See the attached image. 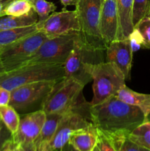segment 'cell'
Returning a JSON list of instances; mask_svg holds the SVG:
<instances>
[{"label":"cell","instance_id":"f35d334b","mask_svg":"<svg viewBox=\"0 0 150 151\" xmlns=\"http://www.w3.org/2000/svg\"><path fill=\"white\" fill-rule=\"evenodd\" d=\"M93 151H99V149H98V147H96L94 149V150H93Z\"/></svg>","mask_w":150,"mask_h":151},{"label":"cell","instance_id":"ba28073f","mask_svg":"<svg viewBox=\"0 0 150 151\" xmlns=\"http://www.w3.org/2000/svg\"><path fill=\"white\" fill-rule=\"evenodd\" d=\"M45 34L37 32L0 50V64L4 72L24 66L45 40Z\"/></svg>","mask_w":150,"mask_h":151},{"label":"cell","instance_id":"ffe728a7","mask_svg":"<svg viewBox=\"0 0 150 151\" xmlns=\"http://www.w3.org/2000/svg\"><path fill=\"white\" fill-rule=\"evenodd\" d=\"M128 138L150 150V121L146 120L128 134Z\"/></svg>","mask_w":150,"mask_h":151},{"label":"cell","instance_id":"b9f144b4","mask_svg":"<svg viewBox=\"0 0 150 151\" xmlns=\"http://www.w3.org/2000/svg\"><path fill=\"white\" fill-rule=\"evenodd\" d=\"M54 151H59V150H54Z\"/></svg>","mask_w":150,"mask_h":151},{"label":"cell","instance_id":"2e32d148","mask_svg":"<svg viewBox=\"0 0 150 151\" xmlns=\"http://www.w3.org/2000/svg\"><path fill=\"white\" fill-rule=\"evenodd\" d=\"M98 132L94 125L74 132L69 139V144L78 151H93L96 147Z\"/></svg>","mask_w":150,"mask_h":151},{"label":"cell","instance_id":"8fae6325","mask_svg":"<svg viewBox=\"0 0 150 151\" xmlns=\"http://www.w3.org/2000/svg\"><path fill=\"white\" fill-rule=\"evenodd\" d=\"M19 128L13 135V141L19 145L32 144L39 135L46 119V114L38 110L22 114Z\"/></svg>","mask_w":150,"mask_h":151},{"label":"cell","instance_id":"6da1fadb","mask_svg":"<svg viewBox=\"0 0 150 151\" xmlns=\"http://www.w3.org/2000/svg\"><path fill=\"white\" fill-rule=\"evenodd\" d=\"M90 116L94 126L107 134H129L146 118L140 109L113 96L99 104L90 103Z\"/></svg>","mask_w":150,"mask_h":151},{"label":"cell","instance_id":"8992f818","mask_svg":"<svg viewBox=\"0 0 150 151\" xmlns=\"http://www.w3.org/2000/svg\"><path fill=\"white\" fill-rule=\"evenodd\" d=\"M57 82L43 81L21 86L11 91L9 105L19 114L42 110L44 101Z\"/></svg>","mask_w":150,"mask_h":151},{"label":"cell","instance_id":"ac0fdd59","mask_svg":"<svg viewBox=\"0 0 150 151\" xmlns=\"http://www.w3.org/2000/svg\"><path fill=\"white\" fill-rule=\"evenodd\" d=\"M38 15L33 9L24 16H3L0 18V31L36 24L38 22Z\"/></svg>","mask_w":150,"mask_h":151},{"label":"cell","instance_id":"603a6c76","mask_svg":"<svg viewBox=\"0 0 150 151\" xmlns=\"http://www.w3.org/2000/svg\"><path fill=\"white\" fill-rule=\"evenodd\" d=\"M109 134L113 139L119 151H150L145 147L138 145V144L129 139L128 138L127 134Z\"/></svg>","mask_w":150,"mask_h":151},{"label":"cell","instance_id":"d4e9b609","mask_svg":"<svg viewBox=\"0 0 150 151\" xmlns=\"http://www.w3.org/2000/svg\"><path fill=\"white\" fill-rule=\"evenodd\" d=\"M150 10V0H133L132 5V24L135 25L148 16Z\"/></svg>","mask_w":150,"mask_h":151},{"label":"cell","instance_id":"74e56055","mask_svg":"<svg viewBox=\"0 0 150 151\" xmlns=\"http://www.w3.org/2000/svg\"><path fill=\"white\" fill-rule=\"evenodd\" d=\"M4 72V70H3L2 67H1V64H0V73H1V72Z\"/></svg>","mask_w":150,"mask_h":151},{"label":"cell","instance_id":"9c48e42d","mask_svg":"<svg viewBox=\"0 0 150 151\" xmlns=\"http://www.w3.org/2000/svg\"><path fill=\"white\" fill-rule=\"evenodd\" d=\"M79 33L76 32H71L54 38H47L25 65L34 63L63 65L73 50Z\"/></svg>","mask_w":150,"mask_h":151},{"label":"cell","instance_id":"cb8c5ba5","mask_svg":"<svg viewBox=\"0 0 150 151\" xmlns=\"http://www.w3.org/2000/svg\"><path fill=\"white\" fill-rule=\"evenodd\" d=\"M32 9L38 16V22H42L54 13L57 9L55 4L47 0H32L30 1Z\"/></svg>","mask_w":150,"mask_h":151},{"label":"cell","instance_id":"484cf974","mask_svg":"<svg viewBox=\"0 0 150 151\" xmlns=\"http://www.w3.org/2000/svg\"><path fill=\"white\" fill-rule=\"evenodd\" d=\"M97 132L98 139L96 147H98L99 151H119L114 141L109 134L98 129Z\"/></svg>","mask_w":150,"mask_h":151},{"label":"cell","instance_id":"836d02e7","mask_svg":"<svg viewBox=\"0 0 150 151\" xmlns=\"http://www.w3.org/2000/svg\"><path fill=\"white\" fill-rule=\"evenodd\" d=\"M59 151H78V150H76L74 147H73L71 145L69 144V143H67V144L65 145L63 147H61V148L59 150Z\"/></svg>","mask_w":150,"mask_h":151},{"label":"cell","instance_id":"ab89813d","mask_svg":"<svg viewBox=\"0 0 150 151\" xmlns=\"http://www.w3.org/2000/svg\"><path fill=\"white\" fill-rule=\"evenodd\" d=\"M149 16V17L150 18V10H149V13H148V16Z\"/></svg>","mask_w":150,"mask_h":151},{"label":"cell","instance_id":"8d00e7d4","mask_svg":"<svg viewBox=\"0 0 150 151\" xmlns=\"http://www.w3.org/2000/svg\"><path fill=\"white\" fill-rule=\"evenodd\" d=\"M4 126V123L2 122V121H1V118H0V130H1V128H2V127Z\"/></svg>","mask_w":150,"mask_h":151},{"label":"cell","instance_id":"83f0119b","mask_svg":"<svg viewBox=\"0 0 150 151\" xmlns=\"http://www.w3.org/2000/svg\"><path fill=\"white\" fill-rule=\"evenodd\" d=\"M129 43H130L131 48L133 52L138 51L141 48H144V41L142 35L139 31L134 28L132 32L128 37Z\"/></svg>","mask_w":150,"mask_h":151},{"label":"cell","instance_id":"7c38bea8","mask_svg":"<svg viewBox=\"0 0 150 151\" xmlns=\"http://www.w3.org/2000/svg\"><path fill=\"white\" fill-rule=\"evenodd\" d=\"M105 50L107 62L116 64L123 72L126 80H129L133 52L129 39L115 40Z\"/></svg>","mask_w":150,"mask_h":151},{"label":"cell","instance_id":"60d3db41","mask_svg":"<svg viewBox=\"0 0 150 151\" xmlns=\"http://www.w3.org/2000/svg\"><path fill=\"white\" fill-rule=\"evenodd\" d=\"M148 120L150 121V115H149V118H148Z\"/></svg>","mask_w":150,"mask_h":151},{"label":"cell","instance_id":"5b68a950","mask_svg":"<svg viewBox=\"0 0 150 151\" xmlns=\"http://www.w3.org/2000/svg\"><path fill=\"white\" fill-rule=\"evenodd\" d=\"M84 86L71 78H63L54 86L43 105L46 114H66L73 110L84 98Z\"/></svg>","mask_w":150,"mask_h":151},{"label":"cell","instance_id":"5bb4252c","mask_svg":"<svg viewBox=\"0 0 150 151\" xmlns=\"http://www.w3.org/2000/svg\"><path fill=\"white\" fill-rule=\"evenodd\" d=\"M66 114H46V119L41 128V132L33 142L35 151H47L49 145L55 134L57 127Z\"/></svg>","mask_w":150,"mask_h":151},{"label":"cell","instance_id":"7a4b0ae2","mask_svg":"<svg viewBox=\"0 0 150 151\" xmlns=\"http://www.w3.org/2000/svg\"><path fill=\"white\" fill-rule=\"evenodd\" d=\"M64 78L63 65L34 63L0 73V86L11 91L30 83L43 81H60Z\"/></svg>","mask_w":150,"mask_h":151},{"label":"cell","instance_id":"f546056e","mask_svg":"<svg viewBox=\"0 0 150 151\" xmlns=\"http://www.w3.org/2000/svg\"><path fill=\"white\" fill-rule=\"evenodd\" d=\"M11 91L0 86V106L9 105Z\"/></svg>","mask_w":150,"mask_h":151},{"label":"cell","instance_id":"44dd1931","mask_svg":"<svg viewBox=\"0 0 150 151\" xmlns=\"http://www.w3.org/2000/svg\"><path fill=\"white\" fill-rule=\"evenodd\" d=\"M0 118L4 125L12 134H15L19 128L20 114L10 105L0 106Z\"/></svg>","mask_w":150,"mask_h":151},{"label":"cell","instance_id":"30bf717a","mask_svg":"<svg viewBox=\"0 0 150 151\" xmlns=\"http://www.w3.org/2000/svg\"><path fill=\"white\" fill-rule=\"evenodd\" d=\"M37 25L38 31L45 34L48 38L80 32L76 10H67L66 7L61 11L52 13L45 20L38 22Z\"/></svg>","mask_w":150,"mask_h":151},{"label":"cell","instance_id":"e575fe53","mask_svg":"<svg viewBox=\"0 0 150 151\" xmlns=\"http://www.w3.org/2000/svg\"><path fill=\"white\" fill-rule=\"evenodd\" d=\"M4 7H5V5L4 4V3L1 2V1H0V18L3 17L2 13H3V10H4Z\"/></svg>","mask_w":150,"mask_h":151},{"label":"cell","instance_id":"e0dca14e","mask_svg":"<svg viewBox=\"0 0 150 151\" xmlns=\"http://www.w3.org/2000/svg\"><path fill=\"white\" fill-rule=\"evenodd\" d=\"M116 97L126 104L138 107L148 119L150 115V94L138 93L124 85L116 94Z\"/></svg>","mask_w":150,"mask_h":151},{"label":"cell","instance_id":"d6986e66","mask_svg":"<svg viewBox=\"0 0 150 151\" xmlns=\"http://www.w3.org/2000/svg\"><path fill=\"white\" fill-rule=\"evenodd\" d=\"M38 32V25L0 31V50Z\"/></svg>","mask_w":150,"mask_h":151},{"label":"cell","instance_id":"f1b7e54d","mask_svg":"<svg viewBox=\"0 0 150 151\" xmlns=\"http://www.w3.org/2000/svg\"><path fill=\"white\" fill-rule=\"evenodd\" d=\"M13 140V134L4 125L0 130V151H2L6 146Z\"/></svg>","mask_w":150,"mask_h":151},{"label":"cell","instance_id":"4fadbf2b","mask_svg":"<svg viewBox=\"0 0 150 151\" xmlns=\"http://www.w3.org/2000/svg\"><path fill=\"white\" fill-rule=\"evenodd\" d=\"M99 32L106 47L117 38L119 13L116 0H104L99 20Z\"/></svg>","mask_w":150,"mask_h":151},{"label":"cell","instance_id":"7402d4cb","mask_svg":"<svg viewBox=\"0 0 150 151\" xmlns=\"http://www.w3.org/2000/svg\"><path fill=\"white\" fill-rule=\"evenodd\" d=\"M32 10L30 1L26 0H13L6 4L2 16H21L28 14Z\"/></svg>","mask_w":150,"mask_h":151},{"label":"cell","instance_id":"3957f363","mask_svg":"<svg viewBox=\"0 0 150 151\" xmlns=\"http://www.w3.org/2000/svg\"><path fill=\"white\" fill-rule=\"evenodd\" d=\"M102 51L92 47L79 33L73 50L63 64L64 78H71L85 86L92 81L91 68L94 64L99 63L96 58Z\"/></svg>","mask_w":150,"mask_h":151},{"label":"cell","instance_id":"9a60e30c","mask_svg":"<svg viewBox=\"0 0 150 151\" xmlns=\"http://www.w3.org/2000/svg\"><path fill=\"white\" fill-rule=\"evenodd\" d=\"M119 13V32L116 40L128 38L134 29L132 24L133 0H116Z\"/></svg>","mask_w":150,"mask_h":151},{"label":"cell","instance_id":"d590c367","mask_svg":"<svg viewBox=\"0 0 150 151\" xmlns=\"http://www.w3.org/2000/svg\"><path fill=\"white\" fill-rule=\"evenodd\" d=\"M0 1H1V2H3V3H4V5L6 6V4H8L9 2H10V1H13V0H0ZM26 1H32V0H26Z\"/></svg>","mask_w":150,"mask_h":151},{"label":"cell","instance_id":"52a82bcc","mask_svg":"<svg viewBox=\"0 0 150 151\" xmlns=\"http://www.w3.org/2000/svg\"><path fill=\"white\" fill-rule=\"evenodd\" d=\"M104 0H77L76 14L80 27L81 36L92 47L104 50L106 46L99 32V20Z\"/></svg>","mask_w":150,"mask_h":151},{"label":"cell","instance_id":"277c9868","mask_svg":"<svg viewBox=\"0 0 150 151\" xmlns=\"http://www.w3.org/2000/svg\"><path fill=\"white\" fill-rule=\"evenodd\" d=\"M91 78L94 97L90 103L92 106L99 104L113 96L125 85L123 72L116 64L110 62H99L93 65Z\"/></svg>","mask_w":150,"mask_h":151},{"label":"cell","instance_id":"d6a6232c","mask_svg":"<svg viewBox=\"0 0 150 151\" xmlns=\"http://www.w3.org/2000/svg\"><path fill=\"white\" fill-rule=\"evenodd\" d=\"M21 146V151H35L34 143L29 145H24Z\"/></svg>","mask_w":150,"mask_h":151},{"label":"cell","instance_id":"4dcf8cb0","mask_svg":"<svg viewBox=\"0 0 150 151\" xmlns=\"http://www.w3.org/2000/svg\"><path fill=\"white\" fill-rule=\"evenodd\" d=\"M2 151H21V146L16 144L12 140Z\"/></svg>","mask_w":150,"mask_h":151},{"label":"cell","instance_id":"4316f807","mask_svg":"<svg viewBox=\"0 0 150 151\" xmlns=\"http://www.w3.org/2000/svg\"><path fill=\"white\" fill-rule=\"evenodd\" d=\"M142 35L144 41V49H150V18L149 16L143 18L135 26Z\"/></svg>","mask_w":150,"mask_h":151},{"label":"cell","instance_id":"1f68e13d","mask_svg":"<svg viewBox=\"0 0 150 151\" xmlns=\"http://www.w3.org/2000/svg\"><path fill=\"white\" fill-rule=\"evenodd\" d=\"M76 1L77 0H60V2L64 6V7H66L68 6H75Z\"/></svg>","mask_w":150,"mask_h":151}]
</instances>
